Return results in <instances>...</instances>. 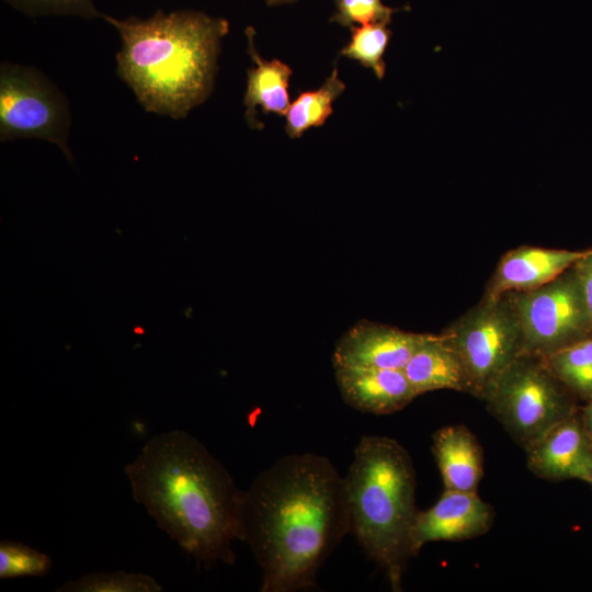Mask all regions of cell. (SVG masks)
Segmentation results:
<instances>
[{"label":"cell","mask_w":592,"mask_h":592,"mask_svg":"<svg viewBox=\"0 0 592 592\" xmlns=\"http://www.w3.org/2000/svg\"><path fill=\"white\" fill-rule=\"evenodd\" d=\"M403 372L418 396L439 389H452L474 395L466 368L443 332L429 333L405 366Z\"/></svg>","instance_id":"15"},{"label":"cell","mask_w":592,"mask_h":592,"mask_svg":"<svg viewBox=\"0 0 592 592\" xmlns=\"http://www.w3.org/2000/svg\"><path fill=\"white\" fill-rule=\"evenodd\" d=\"M481 400L524 449L580 410L577 398L554 376L544 358L527 353L498 376Z\"/></svg>","instance_id":"5"},{"label":"cell","mask_w":592,"mask_h":592,"mask_svg":"<svg viewBox=\"0 0 592 592\" xmlns=\"http://www.w3.org/2000/svg\"><path fill=\"white\" fill-rule=\"evenodd\" d=\"M52 559L23 543L15 540L0 542V578L43 577L49 572Z\"/></svg>","instance_id":"21"},{"label":"cell","mask_w":592,"mask_h":592,"mask_svg":"<svg viewBox=\"0 0 592 592\" xmlns=\"http://www.w3.org/2000/svg\"><path fill=\"white\" fill-rule=\"evenodd\" d=\"M460 357L475 397L525 353L521 322L508 294L486 297L443 331Z\"/></svg>","instance_id":"6"},{"label":"cell","mask_w":592,"mask_h":592,"mask_svg":"<svg viewBox=\"0 0 592 592\" xmlns=\"http://www.w3.org/2000/svg\"><path fill=\"white\" fill-rule=\"evenodd\" d=\"M134 500L198 563L234 565L243 492L196 437L171 430L151 437L125 466Z\"/></svg>","instance_id":"2"},{"label":"cell","mask_w":592,"mask_h":592,"mask_svg":"<svg viewBox=\"0 0 592 592\" xmlns=\"http://www.w3.org/2000/svg\"><path fill=\"white\" fill-rule=\"evenodd\" d=\"M528 469L549 481L579 479L592 485V436L580 410L525 449Z\"/></svg>","instance_id":"11"},{"label":"cell","mask_w":592,"mask_h":592,"mask_svg":"<svg viewBox=\"0 0 592 592\" xmlns=\"http://www.w3.org/2000/svg\"><path fill=\"white\" fill-rule=\"evenodd\" d=\"M334 2L335 12L331 21L345 27H352L355 24H388L395 12L382 0H334Z\"/></svg>","instance_id":"23"},{"label":"cell","mask_w":592,"mask_h":592,"mask_svg":"<svg viewBox=\"0 0 592 592\" xmlns=\"http://www.w3.org/2000/svg\"><path fill=\"white\" fill-rule=\"evenodd\" d=\"M101 19L122 41L117 75L147 112L184 118L208 98L227 20L192 10Z\"/></svg>","instance_id":"3"},{"label":"cell","mask_w":592,"mask_h":592,"mask_svg":"<svg viewBox=\"0 0 592 592\" xmlns=\"http://www.w3.org/2000/svg\"><path fill=\"white\" fill-rule=\"evenodd\" d=\"M588 251L523 246L508 251L486 288V297L538 288L573 266Z\"/></svg>","instance_id":"12"},{"label":"cell","mask_w":592,"mask_h":592,"mask_svg":"<svg viewBox=\"0 0 592 592\" xmlns=\"http://www.w3.org/2000/svg\"><path fill=\"white\" fill-rule=\"evenodd\" d=\"M432 452L445 490L477 492L483 476L482 448L464 424L446 425L433 434Z\"/></svg>","instance_id":"14"},{"label":"cell","mask_w":592,"mask_h":592,"mask_svg":"<svg viewBox=\"0 0 592 592\" xmlns=\"http://www.w3.org/2000/svg\"><path fill=\"white\" fill-rule=\"evenodd\" d=\"M428 335L368 320L358 321L338 340L332 362L334 368L403 369Z\"/></svg>","instance_id":"10"},{"label":"cell","mask_w":592,"mask_h":592,"mask_svg":"<svg viewBox=\"0 0 592 592\" xmlns=\"http://www.w3.org/2000/svg\"><path fill=\"white\" fill-rule=\"evenodd\" d=\"M543 358L577 399H592V335Z\"/></svg>","instance_id":"18"},{"label":"cell","mask_w":592,"mask_h":592,"mask_svg":"<svg viewBox=\"0 0 592 592\" xmlns=\"http://www.w3.org/2000/svg\"><path fill=\"white\" fill-rule=\"evenodd\" d=\"M70 114L65 95L33 67L9 62L0 67V139L37 138L60 148L72 162L68 146Z\"/></svg>","instance_id":"7"},{"label":"cell","mask_w":592,"mask_h":592,"mask_svg":"<svg viewBox=\"0 0 592 592\" xmlns=\"http://www.w3.org/2000/svg\"><path fill=\"white\" fill-rule=\"evenodd\" d=\"M592 328V250L574 264Z\"/></svg>","instance_id":"24"},{"label":"cell","mask_w":592,"mask_h":592,"mask_svg":"<svg viewBox=\"0 0 592 592\" xmlns=\"http://www.w3.org/2000/svg\"><path fill=\"white\" fill-rule=\"evenodd\" d=\"M299 0H265L266 4L270 7L273 5H282V4H291L294 2H297Z\"/></svg>","instance_id":"26"},{"label":"cell","mask_w":592,"mask_h":592,"mask_svg":"<svg viewBox=\"0 0 592 592\" xmlns=\"http://www.w3.org/2000/svg\"><path fill=\"white\" fill-rule=\"evenodd\" d=\"M580 414L584 426L592 436V399L587 401L583 407H580Z\"/></svg>","instance_id":"25"},{"label":"cell","mask_w":592,"mask_h":592,"mask_svg":"<svg viewBox=\"0 0 592 592\" xmlns=\"http://www.w3.org/2000/svg\"><path fill=\"white\" fill-rule=\"evenodd\" d=\"M351 39L341 55L358 61L363 67L371 68L377 78L386 72L384 54L390 41L391 31L385 23H373L352 26Z\"/></svg>","instance_id":"19"},{"label":"cell","mask_w":592,"mask_h":592,"mask_svg":"<svg viewBox=\"0 0 592 592\" xmlns=\"http://www.w3.org/2000/svg\"><path fill=\"white\" fill-rule=\"evenodd\" d=\"M30 16L72 15L87 20L101 19L93 0H4Z\"/></svg>","instance_id":"22"},{"label":"cell","mask_w":592,"mask_h":592,"mask_svg":"<svg viewBox=\"0 0 592 592\" xmlns=\"http://www.w3.org/2000/svg\"><path fill=\"white\" fill-rule=\"evenodd\" d=\"M246 34L248 52L255 66L248 70L243 104L249 125L261 128L262 124L257 119L258 106L265 114L286 115L291 105L288 86L292 69L278 59L264 60L255 49L253 30L247 29Z\"/></svg>","instance_id":"16"},{"label":"cell","mask_w":592,"mask_h":592,"mask_svg":"<svg viewBox=\"0 0 592 592\" xmlns=\"http://www.w3.org/2000/svg\"><path fill=\"white\" fill-rule=\"evenodd\" d=\"M162 587L155 578L126 572H94L76 580H69L57 592H160Z\"/></svg>","instance_id":"20"},{"label":"cell","mask_w":592,"mask_h":592,"mask_svg":"<svg viewBox=\"0 0 592 592\" xmlns=\"http://www.w3.org/2000/svg\"><path fill=\"white\" fill-rule=\"evenodd\" d=\"M494 520L493 508L477 492L445 490L431 508L418 510L409 533L410 555L432 542H458L486 534Z\"/></svg>","instance_id":"9"},{"label":"cell","mask_w":592,"mask_h":592,"mask_svg":"<svg viewBox=\"0 0 592 592\" xmlns=\"http://www.w3.org/2000/svg\"><path fill=\"white\" fill-rule=\"evenodd\" d=\"M335 379L343 400L364 413H394L418 397L403 369L338 367Z\"/></svg>","instance_id":"13"},{"label":"cell","mask_w":592,"mask_h":592,"mask_svg":"<svg viewBox=\"0 0 592 592\" xmlns=\"http://www.w3.org/2000/svg\"><path fill=\"white\" fill-rule=\"evenodd\" d=\"M351 532L386 573L394 591L402 590L410 555L409 533L415 508V470L396 440L364 435L344 476Z\"/></svg>","instance_id":"4"},{"label":"cell","mask_w":592,"mask_h":592,"mask_svg":"<svg viewBox=\"0 0 592 592\" xmlns=\"http://www.w3.org/2000/svg\"><path fill=\"white\" fill-rule=\"evenodd\" d=\"M350 532L344 477L325 456H282L243 492L240 540L261 568V592L315 589Z\"/></svg>","instance_id":"1"},{"label":"cell","mask_w":592,"mask_h":592,"mask_svg":"<svg viewBox=\"0 0 592 592\" xmlns=\"http://www.w3.org/2000/svg\"><path fill=\"white\" fill-rule=\"evenodd\" d=\"M344 89L345 84L334 67L321 87L299 93L286 113L287 135L299 138L309 128L322 126L333 112V102Z\"/></svg>","instance_id":"17"},{"label":"cell","mask_w":592,"mask_h":592,"mask_svg":"<svg viewBox=\"0 0 592 592\" xmlns=\"http://www.w3.org/2000/svg\"><path fill=\"white\" fill-rule=\"evenodd\" d=\"M508 295L519 316L527 354L547 357L592 335L574 265L538 288Z\"/></svg>","instance_id":"8"}]
</instances>
